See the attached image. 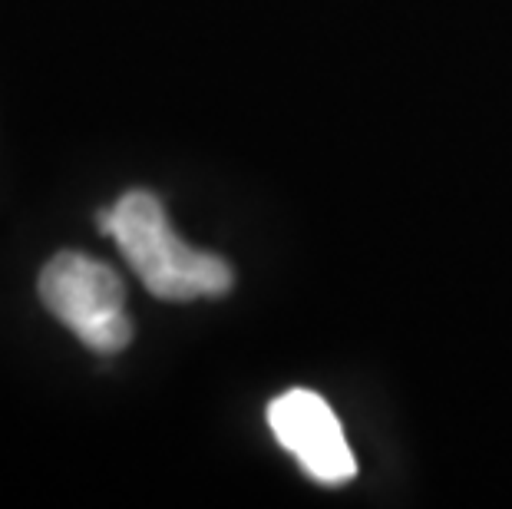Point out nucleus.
<instances>
[{
	"mask_svg": "<svg viewBox=\"0 0 512 509\" xmlns=\"http://www.w3.org/2000/svg\"><path fill=\"white\" fill-rule=\"evenodd\" d=\"M103 235H113L119 252L143 278L149 295L162 301L222 298L232 288V268L212 252H195L172 232L162 202L152 192H126L96 215Z\"/></svg>",
	"mask_w": 512,
	"mask_h": 509,
	"instance_id": "obj_1",
	"label": "nucleus"
},
{
	"mask_svg": "<svg viewBox=\"0 0 512 509\" xmlns=\"http://www.w3.org/2000/svg\"><path fill=\"white\" fill-rule=\"evenodd\" d=\"M40 298L96 354H119L133 338L126 288L110 265L80 252L53 255L40 272Z\"/></svg>",
	"mask_w": 512,
	"mask_h": 509,
	"instance_id": "obj_2",
	"label": "nucleus"
},
{
	"mask_svg": "<svg viewBox=\"0 0 512 509\" xmlns=\"http://www.w3.org/2000/svg\"><path fill=\"white\" fill-rule=\"evenodd\" d=\"M268 427L311 480L324 486H344L354 480L357 460L347 447L341 420L324 397L304 387L285 391L268 404Z\"/></svg>",
	"mask_w": 512,
	"mask_h": 509,
	"instance_id": "obj_3",
	"label": "nucleus"
}]
</instances>
